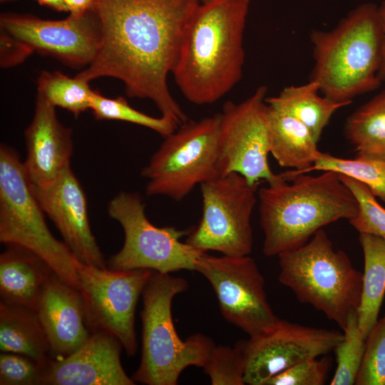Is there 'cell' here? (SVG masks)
I'll return each instance as SVG.
<instances>
[{
  "label": "cell",
  "mask_w": 385,
  "mask_h": 385,
  "mask_svg": "<svg viewBox=\"0 0 385 385\" xmlns=\"http://www.w3.org/2000/svg\"><path fill=\"white\" fill-rule=\"evenodd\" d=\"M220 113L187 121L165 137L142 170L148 195L185 198L197 185L226 174Z\"/></svg>",
  "instance_id": "cell-7"
},
{
  "label": "cell",
  "mask_w": 385,
  "mask_h": 385,
  "mask_svg": "<svg viewBox=\"0 0 385 385\" xmlns=\"http://www.w3.org/2000/svg\"><path fill=\"white\" fill-rule=\"evenodd\" d=\"M332 364L327 356L307 359L274 376L266 385H322Z\"/></svg>",
  "instance_id": "cell-34"
},
{
  "label": "cell",
  "mask_w": 385,
  "mask_h": 385,
  "mask_svg": "<svg viewBox=\"0 0 385 385\" xmlns=\"http://www.w3.org/2000/svg\"><path fill=\"white\" fill-rule=\"evenodd\" d=\"M314 170H332L354 178L385 202V160L357 156L344 159L321 152L314 165L304 173Z\"/></svg>",
  "instance_id": "cell-27"
},
{
  "label": "cell",
  "mask_w": 385,
  "mask_h": 385,
  "mask_svg": "<svg viewBox=\"0 0 385 385\" xmlns=\"http://www.w3.org/2000/svg\"><path fill=\"white\" fill-rule=\"evenodd\" d=\"M195 270L210 283L223 317L249 337L270 329L281 319L268 302L265 279L250 256L203 252Z\"/></svg>",
  "instance_id": "cell-12"
},
{
  "label": "cell",
  "mask_w": 385,
  "mask_h": 385,
  "mask_svg": "<svg viewBox=\"0 0 385 385\" xmlns=\"http://www.w3.org/2000/svg\"><path fill=\"white\" fill-rule=\"evenodd\" d=\"M314 66L310 80L323 96L337 102L374 91L383 49L378 6L363 3L351 10L330 31H312Z\"/></svg>",
  "instance_id": "cell-4"
},
{
  "label": "cell",
  "mask_w": 385,
  "mask_h": 385,
  "mask_svg": "<svg viewBox=\"0 0 385 385\" xmlns=\"http://www.w3.org/2000/svg\"><path fill=\"white\" fill-rule=\"evenodd\" d=\"M355 384L385 385V314L366 339V349Z\"/></svg>",
  "instance_id": "cell-32"
},
{
  "label": "cell",
  "mask_w": 385,
  "mask_h": 385,
  "mask_svg": "<svg viewBox=\"0 0 385 385\" xmlns=\"http://www.w3.org/2000/svg\"><path fill=\"white\" fill-rule=\"evenodd\" d=\"M90 109L97 119L118 120L150 128L164 138L179 126L165 117L155 118L132 108L124 98H108L95 91Z\"/></svg>",
  "instance_id": "cell-29"
},
{
  "label": "cell",
  "mask_w": 385,
  "mask_h": 385,
  "mask_svg": "<svg viewBox=\"0 0 385 385\" xmlns=\"http://www.w3.org/2000/svg\"><path fill=\"white\" fill-rule=\"evenodd\" d=\"M122 347L110 333L91 332L74 351L44 365L43 385H133L120 361Z\"/></svg>",
  "instance_id": "cell-17"
},
{
  "label": "cell",
  "mask_w": 385,
  "mask_h": 385,
  "mask_svg": "<svg viewBox=\"0 0 385 385\" xmlns=\"http://www.w3.org/2000/svg\"><path fill=\"white\" fill-rule=\"evenodd\" d=\"M267 116L270 153L281 167L294 169L286 173H304L321 153L312 133L297 119L267 103Z\"/></svg>",
  "instance_id": "cell-21"
},
{
  "label": "cell",
  "mask_w": 385,
  "mask_h": 385,
  "mask_svg": "<svg viewBox=\"0 0 385 385\" xmlns=\"http://www.w3.org/2000/svg\"><path fill=\"white\" fill-rule=\"evenodd\" d=\"M0 350L26 355L46 364L51 359V348L35 310L0 302Z\"/></svg>",
  "instance_id": "cell-22"
},
{
  "label": "cell",
  "mask_w": 385,
  "mask_h": 385,
  "mask_svg": "<svg viewBox=\"0 0 385 385\" xmlns=\"http://www.w3.org/2000/svg\"><path fill=\"white\" fill-rule=\"evenodd\" d=\"M202 2H207V1H213V0H201Z\"/></svg>",
  "instance_id": "cell-39"
},
{
  "label": "cell",
  "mask_w": 385,
  "mask_h": 385,
  "mask_svg": "<svg viewBox=\"0 0 385 385\" xmlns=\"http://www.w3.org/2000/svg\"><path fill=\"white\" fill-rule=\"evenodd\" d=\"M267 183L257 192L267 257L297 249L324 226L349 220L359 211L355 195L334 171L316 176L284 172Z\"/></svg>",
  "instance_id": "cell-3"
},
{
  "label": "cell",
  "mask_w": 385,
  "mask_h": 385,
  "mask_svg": "<svg viewBox=\"0 0 385 385\" xmlns=\"http://www.w3.org/2000/svg\"><path fill=\"white\" fill-rule=\"evenodd\" d=\"M24 168L11 148H0V241L23 246L43 259L54 273L79 289L78 261L49 230Z\"/></svg>",
  "instance_id": "cell-8"
},
{
  "label": "cell",
  "mask_w": 385,
  "mask_h": 385,
  "mask_svg": "<svg viewBox=\"0 0 385 385\" xmlns=\"http://www.w3.org/2000/svg\"><path fill=\"white\" fill-rule=\"evenodd\" d=\"M88 81L71 78L59 71H42L37 79V93L53 106L66 109L78 116L90 109L94 93Z\"/></svg>",
  "instance_id": "cell-26"
},
{
  "label": "cell",
  "mask_w": 385,
  "mask_h": 385,
  "mask_svg": "<svg viewBox=\"0 0 385 385\" xmlns=\"http://www.w3.org/2000/svg\"><path fill=\"white\" fill-rule=\"evenodd\" d=\"M212 385H244L245 360L240 346H214L203 367Z\"/></svg>",
  "instance_id": "cell-31"
},
{
  "label": "cell",
  "mask_w": 385,
  "mask_h": 385,
  "mask_svg": "<svg viewBox=\"0 0 385 385\" xmlns=\"http://www.w3.org/2000/svg\"><path fill=\"white\" fill-rule=\"evenodd\" d=\"M378 15L383 33L382 58L378 77L383 82L385 81V0L378 6Z\"/></svg>",
  "instance_id": "cell-36"
},
{
  "label": "cell",
  "mask_w": 385,
  "mask_h": 385,
  "mask_svg": "<svg viewBox=\"0 0 385 385\" xmlns=\"http://www.w3.org/2000/svg\"><path fill=\"white\" fill-rule=\"evenodd\" d=\"M109 215L124 232L122 248L106 262L111 270L147 269L160 273L195 270L203 253L181 239L188 231L159 227L148 219L138 193L121 192L108 205Z\"/></svg>",
  "instance_id": "cell-9"
},
{
  "label": "cell",
  "mask_w": 385,
  "mask_h": 385,
  "mask_svg": "<svg viewBox=\"0 0 385 385\" xmlns=\"http://www.w3.org/2000/svg\"><path fill=\"white\" fill-rule=\"evenodd\" d=\"M319 92V83L310 80L303 85L284 88L278 96L267 98L266 103L302 123L318 143L332 115L351 103L337 102Z\"/></svg>",
  "instance_id": "cell-23"
},
{
  "label": "cell",
  "mask_w": 385,
  "mask_h": 385,
  "mask_svg": "<svg viewBox=\"0 0 385 385\" xmlns=\"http://www.w3.org/2000/svg\"><path fill=\"white\" fill-rule=\"evenodd\" d=\"M11 1V0H1V2H5V1Z\"/></svg>",
  "instance_id": "cell-40"
},
{
  "label": "cell",
  "mask_w": 385,
  "mask_h": 385,
  "mask_svg": "<svg viewBox=\"0 0 385 385\" xmlns=\"http://www.w3.org/2000/svg\"><path fill=\"white\" fill-rule=\"evenodd\" d=\"M364 271L359 305L356 309L359 327L366 339L378 319L385 294V239L359 233Z\"/></svg>",
  "instance_id": "cell-24"
},
{
  "label": "cell",
  "mask_w": 385,
  "mask_h": 385,
  "mask_svg": "<svg viewBox=\"0 0 385 385\" xmlns=\"http://www.w3.org/2000/svg\"><path fill=\"white\" fill-rule=\"evenodd\" d=\"M265 86H259L247 99L227 101L220 113V144L226 173L236 172L251 185L273 180L269 165V128Z\"/></svg>",
  "instance_id": "cell-14"
},
{
  "label": "cell",
  "mask_w": 385,
  "mask_h": 385,
  "mask_svg": "<svg viewBox=\"0 0 385 385\" xmlns=\"http://www.w3.org/2000/svg\"><path fill=\"white\" fill-rule=\"evenodd\" d=\"M258 185H251L236 172L202 183V217L185 242L203 252L249 255L253 245L251 217Z\"/></svg>",
  "instance_id": "cell-10"
},
{
  "label": "cell",
  "mask_w": 385,
  "mask_h": 385,
  "mask_svg": "<svg viewBox=\"0 0 385 385\" xmlns=\"http://www.w3.org/2000/svg\"><path fill=\"white\" fill-rule=\"evenodd\" d=\"M24 168L31 184L43 187L70 165L72 130L58 120L55 106L37 93L33 119L25 130Z\"/></svg>",
  "instance_id": "cell-18"
},
{
  "label": "cell",
  "mask_w": 385,
  "mask_h": 385,
  "mask_svg": "<svg viewBox=\"0 0 385 385\" xmlns=\"http://www.w3.org/2000/svg\"><path fill=\"white\" fill-rule=\"evenodd\" d=\"M43 365L26 355L1 352V385H43Z\"/></svg>",
  "instance_id": "cell-33"
},
{
  "label": "cell",
  "mask_w": 385,
  "mask_h": 385,
  "mask_svg": "<svg viewBox=\"0 0 385 385\" xmlns=\"http://www.w3.org/2000/svg\"><path fill=\"white\" fill-rule=\"evenodd\" d=\"M35 312L56 358L70 354L90 337L80 290L55 273L42 289Z\"/></svg>",
  "instance_id": "cell-19"
},
{
  "label": "cell",
  "mask_w": 385,
  "mask_h": 385,
  "mask_svg": "<svg viewBox=\"0 0 385 385\" xmlns=\"http://www.w3.org/2000/svg\"><path fill=\"white\" fill-rule=\"evenodd\" d=\"M343 339L336 346L337 369L331 385H352L360 369L366 349V338L358 322L356 309H351L342 329Z\"/></svg>",
  "instance_id": "cell-28"
},
{
  "label": "cell",
  "mask_w": 385,
  "mask_h": 385,
  "mask_svg": "<svg viewBox=\"0 0 385 385\" xmlns=\"http://www.w3.org/2000/svg\"><path fill=\"white\" fill-rule=\"evenodd\" d=\"M31 53L22 43L1 32V67H9L21 63Z\"/></svg>",
  "instance_id": "cell-35"
},
{
  "label": "cell",
  "mask_w": 385,
  "mask_h": 385,
  "mask_svg": "<svg viewBox=\"0 0 385 385\" xmlns=\"http://www.w3.org/2000/svg\"><path fill=\"white\" fill-rule=\"evenodd\" d=\"M6 245L0 255L1 301L35 310L42 289L54 272L31 250L14 244Z\"/></svg>",
  "instance_id": "cell-20"
},
{
  "label": "cell",
  "mask_w": 385,
  "mask_h": 385,
  "mask_svg": "<svg viewBox=\"0 0 385 385\" xmlns=\"http://www.w3.org/2000/svg\"><path fill=\"white\" fill-rule=\"evenodd\" d=\"M32 188L43 211L55 224L75 257L88 265L107 267L91 229L85 193L71 166L48 185Z\"/></svg>",
  "instance_id": "cell-16"
},
{
  "label": "cell",
  "mask_w": 385,
  "mask_h": 385,
  "mask_svg": "<svg viewBox=\"0 0 385 385\" xmlns=\"http://www.w3.org/2000/svg\"><path fill=\"white\" fill-rule=\"evenodd\" d=\"M339 177L359 203L358 213L349 220V223L359 233L373 234L385 239V209L366 185L343 174H339Z\"/></svg>",
  "instance_id": "cell-30"
},
{
  "label": "cell",
  "mask_w": 385,
  "mask_h": 385,
  "mask_svg": "<svg viewBox=\"0 0 385 385\" xmlns=\"http://www.w3.org/2000/svg\"><path fill=\"white\" fill-rule=\"evenodd\" d=\"M344 334L285 319L270 329L240 340L245 360V384L266 385L274 376L302 361L334 351Z\"/></svg>",
  "instance_id": "cell-13"
},
{
  "label": "cell",
  "mask_w": 385,
  "mask_h": 385,
  "mask_svg": "<svg viewBox=\"0 0 385 385\" xmlns=\"http://www.w3.org/2000/svg\"><path fill=\"white\" fill-rule=\"evenodd\" d=\"M250 0L202 2L186 29L172 71L183 96L195 105L217 102L240 81Z\"/></svg>",
  "instance_id": "cell-2"
},
{
  "label": "cell",
  "mask_w": 385,
  "mask_h": 385,
  "mask_svg": "<svg viewBox=\"0 0 385 385\" xmlns=\"http://www.w3.org/2000/svg\"><path fill=\"white\" fill-rule=\"evenodd\" d=\"M1 32L14 38L31 53L53 56L73 68L89 66L95 58L101 41V27L91 9L82 15L70 14L61 20L3 14Z\"/></svg>",
  "instance_id": "cell-15"
},
{
  "label": "cell",
  "mask_w": 385,
  "mask_h": 385,
  "mask_svg": "<svg viewBox=\"0 0 385 385\" xmlns=\"http://www.w3.org/2000/svg\"><path fill=\"white\" fill-rule=\"evenodd\" d=\"M188 287L183 277L152 271L142 292V354L131 377L135 383L175 385L185 368L205 365L213 342L200 333L181 339L173 320V299Z\"/></svg>",
  "instance_id": "cell-5"
},
{
  "label": "cell",
  "mask_w": 385,
  "mask_h": 385,
  "mask_svg": "<svg viewBox=\"0 0 385 385\" xmlns=\"http://www.w3.org/2000/svg\"><path fill=\"white\" fill-rule=\"evenodd\" d=\"M277 257L279 282L343 329L349 312L359 305L362 289L363 273L348 255L334 248L322 228L304 245Z\"/></svg>",
  "instance_id": "cell-6"
},
{
  "label": "cell",
  "mask_w": 385,
  "mask_h": 385,
  "mask_svg": "<svg viewBox=\"0 0 385 385\" xmlns=\"http://www.w3.org/2000/svg\"><path fill=\"white\" fill-rule=\"evenodd\" d=\"M42 5H46L55 10L68 11V9L63 0H36Z\"/></svg>",
  "instance_id": "cell-38"
},
{
  "label": "cell",
  "mask_w": 385,
  "mask_h": 385,
  "mask_svg": "<svg viewBox=\"0 0 385 385\" xmlns=\"http://www.w3.org/2000/svg\"><path fill=\"white\" fill-rule=\"evenodd\" d=\"M76 271L90 332L113 334L128 356L135 355L136 306L153 270H111L78 261Z\"/></svg>",
  "instance_id": "cell-11"
},
{
  "label": "cell",
  "mask_w": 385,
  "mask_h": 385,
  "mask_svg": "<svg viewBox=\"0 0 385 385\" xmlns=\"http://www.w3.org/2000/svg\"><path fill=\"white\" fill-rule=\"evenodd\" d=\"M71 14L82 15L90 11L94 0H63Z\"/></svg>",
  "instance_id": "cell-37"
},
{
  "label": "cell",
  "mask_w": 385,
  "mask_h": 385,
  "mask_svg": "<svg viewBox=\"0 0 385 385\" xmlns=\"http://www.w3.org/2000/svg\"><path fill=\"white\" fill-rule=\"evenodd\" d=\"M201 0H94L101 27L96 56L76 76L87 81L115 78L129 97L151 100L178 126L188 121L172 96L168 77L188 25Z\"/></svg>",
  "instance_id": "cell-1"
},
{
  "label": "cell",
  "mask_w": 385,
  "mask_h": 385,
  "mask_svg": "<svg viewBox=\"0 0 385 385\" xmlns=\"http://www.w3.org/2000/svg\"><path fill=\"white\" fill-rule=\"evenodd\" d=\"M344 132L357 157L385 160V88L347 118Z\"/></svg>",
  "instance_id": "cell-25"
}]
</instances>
